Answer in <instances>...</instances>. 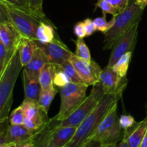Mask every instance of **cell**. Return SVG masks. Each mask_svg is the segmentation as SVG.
<instances>
[{
  "label": "cell",
  "mask_w": 147,
  "mask_h": 147,
  "mask_svg": "<svg viewBox=\"0 0 147 147\" xmlns=\"http://www.w3.org/2000/svg\"><path fill=\"white\" fill-rule=\"evenodd\" d=\"M120 98V97L112 95H106L97 107L77 128L74 136L65 147H82L88 141L91 139L102 121L118 104Z\"/></svg>",
  "instance_id": "1"
},
{
  "label": "cell",
  "mask_w": 147,
  "mask_h": 147,
  "mask_svg": "<svg viewBox=\"0 0 147 147\" xmlns=\"http://www.w3.org/2000/svg\"><path fill=\"white\" fill-rule=\"evenodd\" d=\"M143 9L136 0H130L127 7L114 16L113 27L105 34L103 50H110L121 37L129 32L134 26L139 24L142 19Z\"/></svg>",
  "instance_id": "2"
},
{
  "label": "cell",
  "mask_w": 147,
  "mask_h": 147,
  "mask_svg": "<svg viewBox=\"0 0 147 147\" xmlns=\"http://www.w3.org/2000/svg\"><path fill=\"white\" fill-rule=\"evenodd\" d=\"M23 67L17 50L7 65L4 73L0 76V121L9 118L12 104L14 85Z\"/></svg>",
  "instance_id": "3"
},
{
  "label": "cell",
  "mask_w": 147,
  "mask_h": 147,
  "mask_svg": "<svg viewBox=\"0 0 147 147\" xmlns=\"http://www.w3.org/2000/svg\"><path fill=\"white\" fill-rule=\"evenodd\" d=\"M0 19L9 20L23 37L37 40V30L41 21L34 14L0 0Z\"/></svg>",
  "instance_id": "4"
},
{
  "label": "cell",
  "mask_w": 147,
  "mask_h": 147,
  "mask_svg": "<svg viewBox=\"0 0 147 147\" xmlns=\"http://www.w3.org/2000/svg\"><path fill=\"white\" fill-rule=\"evenodd\" d=\"M87 84L84 83L70 82L63 88H60V107L58 113L55 116L56 121L60 122L70 116L81 103L86 100Z\"/></svg>",
  "instance_id": "5"
},
{
  "label": "cell",
  "mask_w": 147,
  "mask_h": 147,
  "mask_svg": "<svg viewBox=\"0 0 147 147\" xmlns=\"http://www.w3.org/2000/svg\"><path fill=\"white\" fill-rule=\"evenodd\" d=\"M106 96L103 92L100 83H98L93 86L90 95L87 96L86 100L81 103L80 106L65 120L59 122L58 126H74L78 127L85 119L97 107L100 100Z\"/></svg>",
  "instance_id": "6"
},
{
  "label": "cell",
  "mask_w": 147,
  "mask_h": 147,
  "mask_svg": "<svg viewBox=\"0 0 147 147\" xmlns=\"http://www.w3.org/2000/svg\"><path fill=\"white\" fill-rule=\"evenodd\" d=\"M117 107L118 104L108 113L92 137V139L98 141L103 145L116 144L123 138L124 131L119 125Z\"/></svg>",
  "instance_id": "7"
},
{
  "label": "cell",
  "mask_w": 147,
  "mask_h": 147,
  "mask_svg": "<svg viewBox=\"0 0 147 147\" xmlns=\"http://www.w3.org/2000/svg\"><path fill=\"white\" fill-rule=\"evenodd\" d=\"M21 106L24 113L23 125L30 131L40 133L50 120L47 112L42 109L38 103L30 100H24Z\"/></svg>",
  "instance_id": "8"
},
{
  "label": "cell",
  "mask_w": 147,
  "mask_h": 147,
  "mask_svg": "<svg viewBox=\"0 0 147 147\" xmlns=\"http://www.w3.org/2000/svg\"><path fill=\"white\" fill-rule=\"evenodd\" d=\"M99 83L103 88L105 95L121 97L127 86V78L119 76L113 67L106 66L102 70Z\"/></svg>",
  "instance_id": "9"
},
{
  "label": "cell",
  "mask_w": 147,
  "mask_h": 147,
  "mask_svg": "<svg viewBox=\"0 0 147 147\" xmlns=\"http://www.w3.org/2000/svg\"><path fill=\"white\" fill-rule=\"evenodd\" d=\"M83 81L88 86H94L100 80L102 70L94 60L87 61L77 57L75 54L70 59Z\"/></svg>",
  "instance_id": "10"
},
{
  "label": "cell",
  "mask_w": 147,
  "mask_h": 147,
  "mask_svg": "<svg viewBox=\"0 0 147 147\" xmlns=\"http://www.w3.org/2000/svg\"><path fill=\"white\" fill-rule=\"evenodd\" d=\"M138 27L139 24L134 26L115 42L111 48L112 51L107 66L112 67L121 56L129 52H133L137 40Z\"/></svg>",
  "instance_id": "11"
},
{
  "label": "cell",
  "mask_w": 147,
  "mask_h": 147,
  "mask_svg": "<svg viewBox=\"0 0 147 147\" xmlns=\"http://www.w3.org/2000/svg\"><path fill=\"white\" fill-rule=\"evenodd\" d=\"M35 42L37 45L47 56L49 63L52 64L60 65L70 60L74 54L60 39L48 43H42L37 40H35Z\"/></svg>",
  "instance_id": "12"
},
{
  "label": "cell",
  "mask_w": 147,
  "mask_h": 147,
  "mask_svg": "<svg viewBox=\"0 0 147 147\" xmlns=\"http://www.w3.org/2000/svg\"><path fill=\"white\" fill-rule=\"evenodd\" d=\"M23 37L12 23L6 19H0V42L7 51L16 52Z\"/></svg>",
  "instance_id": "13"
},
{
  "label": "cell",
  "mask_w": 147,
  "mask_h": 147,
  "mask_svg": "<svg viewBox=\"0 0 147 147\" xmlns=\"http://www.w3.org/2000/svg\"><path fill=\"white\" fill-rule=\"evenodd\" d=\"M39 133L30 131L24 125L9 126L7 131L6 133L4 142L2 143H15L17 144L34 140Z\"/></svg>",
  "instance_id": "14"
},
{
  "label": "cell",
  "mask_w": 147,
  "mask_h": 147,
  "mask_svg": "<svg viewBox=\"0 0 147 147\" xmlns=\"http://www.w3.org/2000/svg\"><path fill=\"white\" fill-rule=\"evenodd\" d=\"M22 77L24 86V100L38 103L40 93L42 91L39 78L30 76L24 70L22 73Z\"/></svg>",
  "instance_id": "15"
},
{
  "label": "cell",
  "mask_w": 147,
  "mask_h": 147,
  "mask_svg": "<svg viewBox=\"0 0 147 147\" xmlns=\"http://www.w3.org/2000/svg\"><path fill=\"white\" fill-rule=\"evenodd\" d=\"M147 130V116L145 119L138 122L131 130L124 131L123 136L126 138L130 147H140Z\"/></svg>",
  "instance_id": "16"
},
{
  "label": "cell",
  "mask_w": 147,
  "mask_h": 147,
  "mask_svg": "<svg viewBox=\"0 0 147 147\" xmlns=\"http://www.w3.org/2000/svg\"><path fill=\"white\" fill-rule=\"evenodd\" d=\"M47 63H49V61L47 60V56L38 47L35 50L32 58L27 65L24 66L23 70H25L30 76L39 78L40 71L43 68L45 65L47 64Z\"/></svg>",
  "instance_id": "17"
},
{
  "label": "cell",
  "mask_w": 147,
  "mask_h": 147,
  "mask_svg": "<svg viewBox=\"0 0 147 147\" xmlns=\"http://www.w3.org/2000/svg\"><path fill=\"white\" fill-rule=\"evenodd\" d=\"M37 47H38L36 44L35 40L27 37H23L18 49L20 60L23 67L30 63Z\"/></svg>",
  "instance_id": "18"
},
{
  "label": "cell",
  "mask_w": 147,
  "mask_h": 147,
  "mask_svg": "<svg viewBox=\"0 0 147 147\" xmlns=\"http://www.w3.org/2000/svg\"><path fill=\"white\" fill-rule=\"evenodd\" d=\"M55 27L53 24L41 22L37 30V40L42 43L53 42L59 40L55 32Z\"/></svg>",
  "instance_id": "19"
},
{
  "label": "cell",
  "mask_w": 147,
  "mask_h": 147,
  "mask_svg": "<svg viewBox=\"0 0 147 147\" xmlns=\"http://www.w3.org/2000/svg\"><path fill=\"white\" fill-rule=\"evenodd\" d=\"M57 70V65L52 63H47L45 65L43 68L40 71L39 80L41 85L42 90H46L50 88L54 87V80L55 76Z\"/></svg>",
  "instance_id": "20"
},
{
  "label": "cell",
  "mask_w": 147,
  "mask_h": 147,
  "mask_svg": "<svg viewBox=\"0 0 147 147\" xmlns=\"http://www.w3.org/2000/svg\"><path fill=\"white\" fill-rule=\"evenodd\" d=\"M57 93L58 90L55 87L46 90H42L38 100V104L40 105V107L44 109L45 111L48 112L50 105Z\"/></svg>",
  "instance_id": "21"
},
{
  "label": "cell",
  "mask_w": 147,
  "mask_h": 147,
  "mask_svg": "<svg viewBox=\"0 0 147 147\" xmlns=\"http://www.w3.org/2000/svg\"><path fill=\"white\" fill-rule=\"evenodd\" d=\"M132 53L133 52H129L123 55L112 67L113 70L121 77H126L127 75L128 69L132 57Z\"/></svg>",
  "instance_id": "22"
},
{
  "label": "cell",
  "mask_w": 147,
  "mask_h": 147,
  "mask_svg": "<svg viewBox=\"0 0 147 147\" xmlns=\"http://www.w3.org/2000/svg\"><path fill=\"white\" fill-rule=\"evenodd\" d=\"M58 67L67 75V77L70 80V82H72V83H84L70 60H67L63 64L58 65Z\"/></svg>",
  "instance_id": "23"
},
{
  "label": "cell",
  "mask_w": 147,
  "mask_h": 147,
  "mask_svg": "<svg viewBox=\"0 0 147 147\" xmlns=\"http://www.w3.org/2000/svg\"><path fill=\"white\" fill-rule=\"evenodd\" d=\"M76 44V53H74L77 57L86 60L87 61H91V55H90V50L83 38H78L77 40H73Z\"/></svg>",
  "instance_id": "24"
},
{
  "label": "cell",
  "mask_w": 147,
  "mask_h": 147,
  "mask_svg": "<svg viewBox=\"0 0 147 147\" xmlns=\"http://www.w3.org/2000/svg\"><path fill=\"white\" fill-rule=\"evenodd\" d=\"M29 4H30V7L32 11L36 14V16L42 22L53 25V22L46 17V14L43 11V0H29Z\"/></svg>",
  "instance_id": "25"
},
{
  "label": "cell",
  "mask_w": 147,
  "mask_h": 147,
  "mask_svg": "<svg viewBox=\"0 0 147 147\" xmlns=\"http://www.w3.org/2000/svg\"><path fill=\"white\" fill-rule=\"evenodd\" d=\"M17 52V50L16 52L7 51L3 43L0 42V76L4 73L7 65Z\"/></svg>",
  "instance_id": "26"
},
{
  "label": "cell",
  "mask_w": 147,
  "mask_h": 147,
  "mask_svg": "<svg viewBox=\"0 0 147 147\" xmlns=\"http://www.w3.org/2000/svg\"><path fill=\"white\" fill-rule=\"evenodd\" d=\"M96 26V29L98 31L101 32L103 34H106L112 27H113V24H114L115 19L114 17L111 19L109 22L106 20V16H103V17H97L93 20Z\"/></svg>",
  "instance_id": "27"
},
{
  "label": "cell",
  "mask_w": 147,
  "mask_h": 147,
  "mask_svg": "<svg viewBox=\"0 0 147 147\" xmlns=\"http://www.w3.org/2000/svg\"><path fill=\"white\" fill-rule=\"evenodd\" d=\"M24 122V113L22 106H19L11 111L9 116V123L10 125L20 126L23 125Z\"/></svg>",
  "instance_id": "28"
},
{
  "label": "cell",
  "mask_w": 147,
  "mask_h": 147,
  "mask_svg": "<svg viewBox=\"0 0 147 147\" xmlns=\"http://www.w3.org/2000/svg\"><path fill=\"white\" fill-rule=\"evenodd\" d=\"M95 6H96V9L100 8L102 10L103 16H106V14H110L113 15V17H114L118 13H119L117 9L106 0H98Z\"/></svg>",
  "instance_id": "29"
},
{
  "label": "cell",
  "mask_w": 147,
  "mask_h": 147,
  "mask_svg": "<svg viewBox=\"0 0 147 147\" xmlns=\"http://www.w3.org/2000/svg\"><path fill=\"white\" fill-rule=\"evenodd\" d=\"M134 118L130 115H121L119 117V125L124 131L131 130L137 123Z\"/></svg>",
  "instance_id": "30"
},
{
  "label": "cell",
  "mask_w": 147,
  "mask_h": 147,
  "mask_svg": "<svg viewBox=\"0 0 147 147\" xmlns=\"http://www.w3.org/2000/svg\"><path fill=\"white\" fill-rule=\"evenodd\" d=\"M70 83V80L67 77V75L64 72L62 71L58 67V65H57V70L55 73V76L54 80H53L54 86H57V87L60 88L64 87V86H65L66 85H67Z\"/></svg>",
  "instance_id": "31"
},
{
  "label": "cell",
  "mask_w": 147,
  "mask_h": 147,
  "mask_svg": "<svg viewBox=\"0 0 147 147\" xmlns=\"http://www.w3.org/2000/svg\"><path fill=\"white\" fill-rule=\"evenodd\" d=\"M2 1H6L8 4H11V5L14 6V7H17V8L32 13V14H34L36 16V14L32 11L31 8H30V4H29V0H2Z\"/></svg>",
  "instance_id": "32"
},
{
  "label": "cell",
  "mask_w": 147,
  "mask_h": 147,
  "mask_svg": "<svg viewBox=\"0 0 147 147\" xmlns=\"http://www.w3.org/2000/svg\"><path fill=\"white\" fill-rule=\"evenodd\" d=\"M83 23H84L85 30H86V36H87V37L92 35V34L97 30L96 26V24H95L93 20H90V19L89 18H87L86 19V20H84Z\"/></svg>",
  "instance_id": "33"
},
{
  "label": "cell",
  "mask_w": 147,
  "mask_h": 147,
  "mask_svg": "<svg viewBox=\"0 0 147 147\" xmlns=\"http://www.w3.org/2000/svg\"><path fill=\"white\" fill-rule=\"evenodd\" d=\"M74 34L77 36L78 38H84L86 37V30H85L84 23L83 22H78L76 23L73 28Z\"/></svg>",
  "instance_id": "34"
},
{
  "label": "cell",
  "mask_w": 147,
  "mask_h": 147,
  "mask_svg": "<svg viewBox=\"0 0 147 147\" xmlns=\"http://www.w3.org/2000/svg\"><path fill=\"white\" fill-rule=\"evenodd\" d=\"M106 1H108L113 7H116L118 11L120 12L127 7L130 0H106Z\"/></svg>",
  "instance_id": "35"
},
{
  "label": "cell",
  "mask_w": 147,
  "mask_h": 147,
  "mask_svg": "<svg viewBox=\"0 0 147 147\" xmlns=\"http://www.w3.org/2000/svg\"><path fill=\"white\" fill-rule=\"evenodd\" d=\"M102 146H103V144L100 142H99L98 141L91 139L88 141L82 147H101Z\"/></svg>",
  "instance_id": "36"
},
{
  "label": "cell",
  "mask_w": 147,
  "mask_h": 147,
  "mask_svg": "<svg viewBox=\"0 0 147 147\" xmlns=\"http://www.w3.org/2000/svg\"><path fill=\"white\" fill-rule=\"evenodd\" d=\"M17 146H18V147H37L36 145L34 144L33 140L24 142V143L22 144H17Z\"/></svg>",
  "instance_id": "37"
},
{
  "label": "cell",
  "mask_w": 147,
  "mask_h": 147,
  "mask_svg": "<svg viewBox=\"0 0 147 147\" xmlns=\"http://www.w3.org/2000/svg\"><path fill=\"white\" fill-rule=\"evenodd\" d=\"M117 147H130L129 143H128L127 142V139H126V138L124 136H123V138L121 140V142L120 144H119V146Z\"/></svg>",
  "instance_id": "38"
},
{
  "label": "cell",
  "mask_w": 147,
  "mask_h": 147,
  "mask_svg": "<svg viewBox=\"0 0 147 147\" xmlns=\"http://www.w3.org/2000/svg\"><path fill=\"white\" fill-rule=\"evenodd\" d=\"M35 145L37 147H57V146H53V145L50 144H48L47 142H40V143L36 144Z\"/></svg>",
  "instance_id": "39"
},
{
  "label": "cell",
  "mask_w": 147,
  "mask_h": 147,
  "mask_svg": "<svg viewBox=\"0 0 147 147\" xmlns=\"http://www.w3.org/2000/svg\"><path fill=\"white\" fill-rule=\"evenodd\" d=\"M136 1L143 9L147 6V0H136Z\"/></svg>",
  "instance_id": "40"
},
{
  "label": "cell",
  "mask_w": 147,
  "mask_h": 147,
  "mask_svg": "<svg viewBox=\"0 0 147 147\" xmlns=\"http://www.w3.org/2000/svg\"><path fill=\"white\" fill-rule=\"evenodd\" d=\"M140 147H147V130L146 134H145V136L144 137L143 141L142 142V144H141Z\"/></svg>",
  "instance_id": "41"
},
{
  "label": "cell",
  "mask_w": 147,
  "mask_h": 147,
  "mask_svg": "<svg viewBox=\"0 0 147 147\" xmlns=\"http://www.w3.org/2000/svg\"><path fill=\"white\" fill-rule=\"evenodd\" d=\"M101 147H117L116 144H109L103 145Z\"/></svg>",
  "instance_id": "42"
},
{
  "label": "cell",
  "mask_w": 147,
  "mask_h": 147,
  "mask_svg": "<svg viewBox=\"0 0 147 147\" xmlns=\"http://www.w3.org/2000/svg\"><path fill=\"white\" fill-rule=\"evenodd\" d=\"M9 147H18V146L15 143H9Z\"/></svg>",
  "instance_id": "43"
},
{
  "label": "cell",
  "mask_w": 147,
  "mask_h": 147,
  "mask_svg": "<svg viewBox=\"0 0 147 147\" xmlns=\"http://www.w3.org/2000/svg\"><path fill=\"white\" fill-rule=\"evenodd\" d=\"M0 147H9V143L0 144Z\"/></svg>",
  "instance_id": "44"
}]
</instances>
